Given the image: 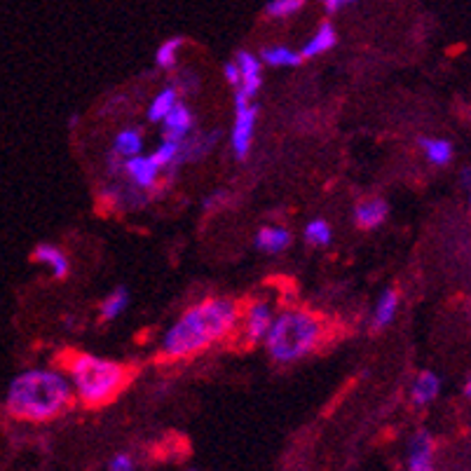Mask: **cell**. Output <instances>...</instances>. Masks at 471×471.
I'll list each match as a JSON object with an SVG mask.
<instances>
[{"instance_id":"cell-1","label":"cell","mask_w":471,"mask_h":471,"mask_svg":"<svg viewBox=\"0 0 471 471\" xmlns=\"http://www.w3.org/2000/svg\"><path fill=\"white\" fill-rule=\"evenodd\" d=\"M239 319L237 305L228 298H207L183 312L162 338V355L186 359L230 336Z\"/></svg>"},{"instance_id":"cell-2","label":"cell","mask_w":471,"mask_h":471,"mask_svg":"<svg viewBox=\"0 0 471 471\" xmlns=\"http://www.w3.org/2000/svg\"><path fill=\"white\" fill-rule=\"evenodd\" d=\"M73 401L71 382L66 375L50 368L24 371L10 382L5 396V411L17 419L45 422L64 413Z\"/></svg>"},{"instance_id":"cell-3","label":"cell","mask_w":471,"mask_h":471,"mask_svg":"<svg viewBox=\"0 0 471 471\" xmlns=\"http://www.w3.org/2000/svg\"><path fill=\"white\" fill-rule=\"evenodd\" d=\"M71 387L84 406L99 408L113 401L127 385V368L123 363L94 355H76L68 359Z\"/></svg>"},{"instance_id":"cell-4","label":"cell","mask_w":471,"mask_h":471,"mask_svg":"<svg viewBox=\"0 0 471 471\" xmlns=\"http://www.w3.org/2000/svg\"><path fill=\"white\" fill-rule=\"evenodd\" d=\"M322 340V322L307 310H286L272 322L265 338L267 355L277 363H291L303 359Z\"/></svg>"},{"instance_id":"cell-5","label":"cell","mask_w":471,"mask_h":471,"mask_svg":"<svg viewBox=\"0 0 471 471\" xmlns=\"http://www.w3.org/2000/svg\"><path fill=\"white\" fill-rule=\"evenodd\" d=\"M256 123H259V106L253 99H249L244 92H235V120L233 132H230V146L233 156L237 160H246L251 150L253 134H256Z\"/></svg>"},{"instance_id":"cell-6","label":"cell","mask_w":471,"mask_h":471,"mask_svg":"<svg viewBox=\"0 0 471 471\" xmlns=\"http://www.w3.org/2000/svg\"><path fill=\"white\" fill-rule=\"evenodd\" d=\"M123 172L124 176L130 179L132 186H136L139 190H150V188H156L162 176L160 164H157L153 156L132 157V160L124 162Z\"/></svg>"},{"instance_id":"cell-7","label":"cell","mask_w":471,"mask_h":471,"mask_svg":"<svg viewBox=\"0 0 471 471\" xmlns=\"http://www.w3.org/2000/svg\"><path fill=\"white\" fill-rule=\"evenodd\" d=\"M272 322H275L272 305L267 300H256L244 316V333L249 342H265L272 329Z\"/></svg>"},{"instance_id":"cell-8","label":"cell","mask_w":471,"mask_h":471,"mask_svg":"<svg viewBox=\"0 0 471 471\" xmlns=\"http://www.w3.org/2000/svg\"><path fill=\"white\" fill-rule=\"evenodd\" d=\"M235 66H237L239 71V92H244L246 97L253 99L259 94L260 84H263V64H260V59L256 57L253 52H246V50H239L237 57H235Z\"/></svg>"},{"instance_id":"cell-9","label":"cell","mask_w":471,"mask_h":471,"mask_svg":"<svg viewBox=\"0 0 471 471\" xmlns=\"http://www.w3.org/2000/svg\"><path fill=\"white\" fill-rule=\"evenodd\" d=\"M220 139L219 132H193V134L179 143V164L202 160Z\"/></svg>"},{"instance_id":"cell-10","label":"cell","mask_w":471,"mask_h":471,"mask_svg":"<svg viewBox=\"0 0 471 471\" xmlns=\"http://www.w3.org/2000/svg\"><path fill=\"white\" fill-rule=\"evenodd\" d=\"M408 471L434 469V439L427 432H418L408 441Z\"/></svg>"},{"instance_id":"cell-11","label":"cell","mask_w":471,"mask_h":471,"mask_svg":"<svg viewBox=\"0 0 471 471\" xmlns=\"http://www.w3.org/2000/svg\"><path fill=\"white\" fill-rule=\"evenodd\" d=\"M162 124H164V141L181 143L183 139H188V136L195 132V116L181 101V104L176 106V108L162 120Z\"/></svg>"},{"instance_id":"cell-12","label":"cell","mask_w":471,"mask_h":471,"mask_svg":"<svg viewBox=\"0 0 471 471\" xmlns=\"http://www.w3.org/2000/svg\"><path fill=\"white\" fill-rule=\"evenodd\" d=\"M389 216L387 202L380 200V197H371V200L359 202L355 207V223L363 230H373V228H380Z\"/></svg>"},{"instance_id":"cell-13","label":"cell","mask_w":471,"mask_h":471,"mask_svg":"<svg viewBox=\"0 0 471 471\" xmlns=\"http://www.w3.org/2000/svg\"><path fill=\"white\" fill-rule=\"evenodd\" d=\"M31 260L45 265L54 279H66L68 277V272H71V263H68V259H66V253L61 251V249H57L54 244L36 246V249H33Z\"/></svg>"},{"instance_id":"cell-14","label":"cell","mask_w":471,"mask_h":471,"mask_svg":"<svg viewBox=\"0 0 471 471\" xmlns=\"http://www.w3.org/2000/svg\"><path fill=\"white\" fill-rule=\"evenodd\" d=\"M336 43H338L336 27H333L331 21H323V24H319V28L315 31V36H312V38L303 45V50H300V57L315 59V57H319V54L333 50V47H336Z\"/></svg>"},{"instance_id":"cell-15","label":"cell","mask_w":471,"mask_h":471,"mask_svg":"<svg viewBox=\"0 0 471 471\" xmlns=\"http://www.w3.org/2000/svg\"><path fill=\"white\" fill-rule=\"evenodd\" d=\"M399 312V293L394 289H385L378 298V303H375L373 316H371V326L375 331L385 329L389 323L394 322V316Z\"/></svg>"},{"instance_id":"cell-16","label":"cell","mask_w":471,"mask_h":471,"mask_svg":"<svg viewBox=\"0 0 471 471\" xmlns=\"http://www.w3.org/2000/svg\"><path fill=\"white\" fill-rule=\"evenodd\" d=\"M113 156H117L123 162L132 160V157L143 156V134L141 130L130 127V130L117 132L116 141H113Z\"/></svg>"},{"instance_id":"cell-17","label":"cell","mask_w":471,"mask_h":471,"mask_svg":"<svg viewBox=\"0 0 471 471\" xmlns=\"http://www.w3.org/2000/svg\"><path fill=\"white\" fill-rule=\"evenodd\" d=\"M291 244V233L282 226H265L256 233V249L263 253H282Z\"/></svg>"},{"instance_id":"cell-18","label":"cell","mask_w":471,"mask_h":471,"mask_svg":"<svg viewBox=\"0 0 471 471\" xmlns=\"http://www.w3.org/2000/svg\"><path fill=\"white\" fill-rule=\"evenodd\" d=\"M179 104H181V94L169 84V87L160 90L156 97H153V101L148 104V110H146V117H148L150 123H162Z\"/></svg>"},{"instance_id":"cell-19","label":"cell","mask_w":471,"mask_h":471,"mask_svg":"<svg viewBox=\"0 0 471 471\" xmlns=\"http://www.w3.org/2000/svg\"><path fill=\"white\" fill-rule=\"evenodd\" d=\"M441 392V380L439 375L432 373V371H425V373H419L415 378L413 387H411V401H413L415 406H427V403H432Z\"/></svg>"},{"instance_id":"cell-20","label":"cell","mask_w":471,"mask_h":471,"mask_svg":"<svg viewBox=\"0 0 471 471\" xmlns=\"http://www.w3.org/2000/svg\"><path fill=\"white\" fill-rule=\"evenodd\" d=\"M104 197L123 209H139L146 204V195L136 186H106Z\"/></svg>"},{"instance_id":"cell-21","label":"cell","mask_w":471,"mask_h":471,"mask_svg":"<svg viewBox=\"0 0 471 471\" xmlns=\"http://www.w3.org/2000/svg\"><path fill=\"white\" fill-rule=\"evenodd\" d=\"M260 64L275 66V68H293V66H300L303 57L296 50H291L286 45H265L260 50Z\"/></svg>"},{"instance_id":"cell-22","label":"cell","mask_w":471,"mask_h":471,"mask_svg":"<svg viewBox=\"0 0 471 471\" xmlns=\"http://www.w3.org/2000/svg\"><path fill=\"white\" fill-rule=\"evenodd\" d=\"M419 148L425 153V157L436 167H445L448 162L452 160V146L451 141H445V139H419Z\"/></svg>"},{"instance_id":"cell-23","label":"cell","mask_w":471,"mask_h":471,"mask_svg":"<svg viewBox=\"0 0 471 471\" xmlns=\"http://www.w3.org/2000/svg\"><path fill=\"white\" fill-rule=\"evenodd\" d=\"M130 307V291L124 286H117L108 293L104 303H101V322H116L117 316L124 315V310Z\"/></svg>"},{"instance_id":"cell-24","label":"cell","mask_w":471,"mask_h":471,"mask_svg":"<svg viewBox=\"0 0 471 471\" xmlns=\"http://www.w3.org/2000/svg\"><path fill=\"white\" fill-rule=\"evenodd\" d=\"M333 239V228L329 220L315 219L305 226V242L312 246H329Z\"/></svg>"},{"instance_id":"cell-25","label":"cell","mask_w":471,"mask_h":471,"mask_svg":"<svg viewBox=\"0 0 471 471\" xmlns=\"http://www.w3.org/2000/svg\"><path fill=\"white\" fill-rule=\"evenodd\" d=\"M183 47V38H169L164 40L160 47H157L156 52V64L164 71H172L179 61V52H181Z\"/></svg>"},{"instance_id":"cell-26","label":"cell","mask_w":471,"mask_h":471,"mask_svg":"<svg viewBox=\"0 0 471 471\" xmlns=\"http://www.w3.org/2000/svg\"><path fill=\"white\" fill-rule=\"evenodd\" d=\"M305 7L303 0H272L265 5V14L272 20H289Z\"/></svg>"},{"instance_id":"cell-27","label":"cell","mask_w":471,"mask_h":471,"mask_svg":"<svg viewBox=\"0 0 471 471\" xmlns=\"http://www.w3.org/2000/svg\"><path fill=\"white\" fill-rule=\"evenodd\" d=\"M172 87H174V90L179 92V94H181V92H195V90H197V87H200V78H197L195 73L183 71L181 76L176 78V83L172 84Z\"/></svg>"},{"instance_id":"cell-28","label":"cell","mask_w":471,"mask_h":471,"mask_svg":"<svg viewBox=\"0 0 471 471\" xmlns=\"http://www.w3.org/2000/svg\"><path fill=\"white\" fill-rule=\"evenodd\" d=\"M228 202H230V193H228V190H216V193L207 195V200H204V209H207V212H213V209L226 207Z\"/></svg>"},{"instance_id":"cell-29","label":"cell","mask_w":471,"mask_h":471,"mask_svg":"<svg viewBox=\"0 0 471 471\" xmlns=\"http://www.w3.org/2000/svg\"><path fill=\"white\" fill-rule=\"evenodd\" d=\"M108 471H134V459H132L130 455L120 452V455H116V458L108 462Z\"/></svg>"},{"instance_id":"cell-30","label":"cell","mask_w":471,"mask_h":471,"mask_svg":"<svg viewBox=\"0 0 471 471\" xmlns=\"http://www.w3.org/2000/svg\"><path fill=\"white\" fill-rule=\"evenodd\" d=\"M223 76H226L228 84H230V87H235V92H237L239 84H242V80H239V71H237V66H235V61H228V64L223 66Z\"/></svg>"},{"instance_id":"cell-31","label":"cell","mask_w":471,"mask_h":471,"mask_svg":"<svg viewBox=\"0 0 471 471\" xmlns=\"http://www.w3.org/2000/svg\"><path fill=\"white\" fill-rule=\"evenodd\" d=\"M347 5H349L347 0H326V3H323V10H326V14H336L338 10H342V7Z\"/></svg>"},{"instance_id":"cell-32","label":"cell","mask_w":471,"mask_h":471,"mask_svg":"<svg viewBox=\"0 0 471 471\" xmlns=\"http://www.w3.org/2000/svg\"><path fill=\"white\" fill-rule=\"evenodd\" d=\"M465 188L469 190V197H471V167L465 172Z\"/></svg>"},{"instance_id":"cell-33","label":"cell","mask_w":471,"mask_h":471,"mask_svg":"<svg viewBox=\"0 0 471 471\" xmlns=\"http://www.w3.org/2000/svg\"><path fill=\"white\" fill-rule=\"evenodd\" d=\"M465 394L471 399V375H469V380H467V385H465Z\"/></svg>"}]
</instances>
